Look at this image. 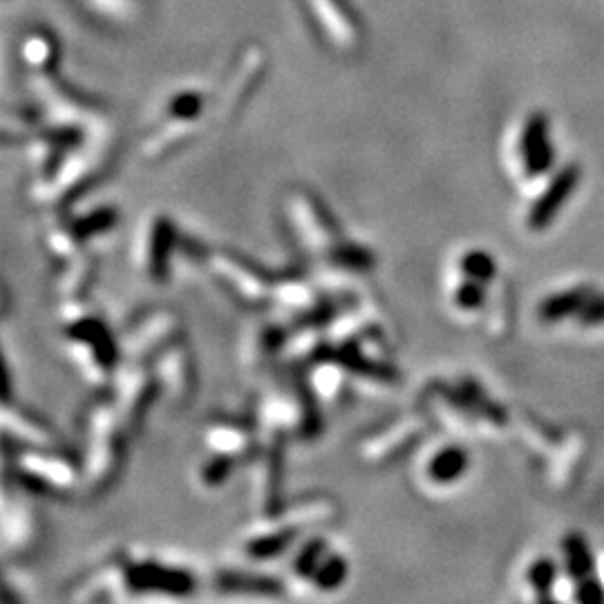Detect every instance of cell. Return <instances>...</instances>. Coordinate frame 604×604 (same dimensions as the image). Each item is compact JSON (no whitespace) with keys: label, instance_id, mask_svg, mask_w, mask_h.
Segmentation results:
<instances>
[{"label":"cell","instance_id":"6da1fadb","mask_svg":"<svg viewBox=\"0 0 604 604\" xmlns=\"http://www.w3.org/2000/svg\"><path fill=\"white\" fill-rule=\"evenodd\" d=\"M580 177L582 171L578 164H569L555 173L551 184L546 186V191L533 202L531 213H528V226H531V231L540 233L549 229L551 222L560 215L562 206L573 197L575 188L580 184Z\"/></svg>","mask_w":604,"mask_h":604},{"label":"cell","instance_id":"7a4b0ae2","mask_svg":"<svg viewBox=\"0 0 604 604\" xmlns=\"http://www.w3.org/2000/svg\"><path fill=\"white\" fill-rule=\"evenodd\" d=\"M305 5L320 30H325L329 43L343 50L356 47V21L347 0H305Z\"/></svg>","mask_w":604,"mask_h":604},{"label":"cell","instance_id":"3957f363","mask_svg":"<svg viewBox=\"0 0 604 604\" xmlns=\"http://www.w3.org/2000/svg\"><path fill=\"white\" fill-rule=\"evenodd\" d=\"M522 157L528 177H542L551 171L555 153L549 141V130H546V119L540 115L526 124L522 137Z\"/></svg>","mask_w":604,"mask_h":604},{"label":"cell","instance_id":"277c9868","mask_svg":"<svg viewBox=\"0 0 604 604\" xmlns=\"http://www.w3.org/2000/svg\"><path fill=\"white\" fill-rule=\"evenodd\" d=\"M593 294H596V287L593 285H580L560 291V294H553L542 300V305L537 307V316H540L542 323H562L566 318L578 316L584 302Z\"/></svg>","mask_w":604,"mask_h":604},{"label":"cell","instance_id":"5b68a950","mask_svg":"<svg viewBox=\"0 0 604 604\" xmlns=\"http://www.w3.org/2000/svg\"><path fill=\"white\" fill-rule=\"evenodd\" d=\"M564 551V571L571 580L580 582L596 573V558L589 549V542L580 533H569L562 542Z\"/></svg>","mask_w":604,"mask_h":604},{"label":"cell","instance_id":"8992f818","mask_svg":"<svg viewBox=\"0 0 604 604\" xmlns=\"http://www.w3.org/2000/svg\"><path fill=\"white\" fill-rule=\"evenodd\" d=\"M466 468H468L466 452L461 448H446L432 459L430 477L434 481H439V484H448V481H455L457 477L464 475Z\"/></svg>","mask_w":604,"mask_h":604},{"label":"cell","instance_id":"52a82bcc","mask_svg":"<svg viewBox=\"0 0 604 604\" xmlns=\"http://www.w3.org/2000/svg\"><path fill=\"white\" fill-rule=\"evenodd\" d=\"M558 564L551 558H540L531 564L528 569V584L535 591V596L540 600H551V591L558 580Z\"/></svg>","mask_w":604,"mask_h":604},{"label":"cell","instance_id":"ba28073f","mask_svg":"<svg viewBox=\"0 0 604 604\" xmlns=\"http://www.w3.org/2000/svg\"><path fill=\"white\" fill-rule=\"evenodd\" d=\"M461 271H464L466 278L484 282L486 285V282L495 278L497 267L493 256H488L486 251H470L468 256H464V260H461Z\"/></svg>","mask_w":604,"mask_h":604},{"label":"cell","instance_id":"9c48e42d","mask_svg":"<svg viewBox=\"0 0 604 604\" xmlns=\"http://www.w3.org/2000/svg\"><path fill=\"white\" fill-rule=\"evenodd\" d=\"M455 300H457V305H459L461 309H468V311L479 309L481 305H484V300H486L484 282H477V280L466 278L464 285H461V287L457 289Z\"/></svg>","mask_w":604,"mask_h":604},{"label":"cell","instance_id":"30bf717a","mask_svg":"<svg viewBox=\"0 0 604 604\" xmlns=\"http://www.w3.org/2000/svg\"><path fill=\"white\" fill-rule=\"evenodd\" d=\"M575 318H578V323L584 327L604 325V294H598L596 291V294L584 302V307L580 309V314Z\"/></svg>","mask_w":604,"mask_h":604},{"label":"cell","instance_id":"8fae6325","mask_svg":"<svg viewBox=\"0 0 604 604\" xmlns=\"http://www.w3.org/2000/svg\"><path fill=\"white\" fill-rule=\"evenodd\" d=\"M578 602L582 604H598L604 602V587L602 582L596 578V575H589V578H584L578 582V587H575V596Z\"/></svg>","mask_w":604,"mask_h":604}]
</instances>
